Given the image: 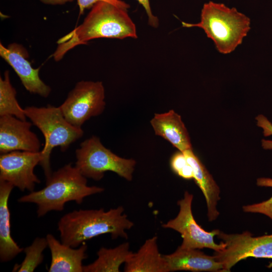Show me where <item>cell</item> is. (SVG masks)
Returning <instances> with one entry per match:
<instances>
[{"mask_svg":"<svg viewBox=\"0 0 272 272\" xmlns=\"http://www.w3.org/2000/svg\"><path fill=\"white\" fill-rule=\"evenodd\" d=\"M127 11L106 2L95 4L81 24L57 41L54 59L60 60L73 48L94 39L137 38L135 25Z\"/></svg>","mask_w":272,"mask_h":272,"instance_id":"obj_1","label":"cell"},{"mask_svg":"<svg viewBox=\"0 0 272 272\" xmlns=\"http://www.w3.org/2000/svg\"><path fill=\"white\" fill-rule=\"evenodd\" d=\"M122 206L111 209L74 210L63 216L57 224L61 242L76 248L97 236L109 234L112 239L128 238L126 232L133 226Z\"/></svg>","mask_w":272,"mask_h":272,"instance_id":"obj_2","label":"cell"},{"mask_svg":"<svg viewBox=\"0 0 272 272\" xmlns=\"http://www.w3.org/2000/svg\"><path fill=\"white\" fill-rule=\"evenodd\" d=\"M104 188L88 186L87 178L72 163L65 165L52 172L46 181V186L38 191H33L20 197L19 202L35 203L38 217L50 211H62L65 203L75 201L81 204L87 196L101 193Z\"/></svg>","mask_w":272,"mask_h":272,"instance_id":"obj_3","label":"cell"},{"mask_svg":"<svg viewBox=\"0 0 272 272\" xmlns=\"http://www.w3.org/2000/svg\"><path fill=\"white\" fill-rule=\"evenodd\" d=\"M182 25L183 27H197L203 29L222 54L233 51L250 29V19L245 15L235 8L212 1L203 5L198 23L182 22Z\"/></svg>","mask_w":272,"mask_h":272,"instance_id":"obj_4","label":"cell"},{"mask_svg":"<svg viewBox=\"0 0 272 272\" xmlns=\"http://www.w3.org/2000/svg\"><path fill=\"white\" fill-rule=\"evenodd\" d=\"M25 114L44 135L45 142L41 151L42 156L40 163L47 180L52 172L50 156L53 148L59 147L62 152L84 134L82 128L71 124L63 116L59 107L48 105L45 107L27 106Z\"/></svg>","mask_w":272,"mask_h":272,"instance_id":"obj_5","label":"cell"},{"mask_svg":"<svg viewBox=\"0 0 272 272\" xmlns=\"http://www.w3.org/2000/svg\"><path fill=\"white\" fill-rule=\"evenodd\" d=\"M75 155V166L86 178L99 181L106 171H112L127 181L132 179L135 160L115 154L104 147L97 136L82 142Z\"/></svg>","mask_w":272,"mask_h":272,"instance_id":"obj_6","label":"cell"},{"mask_svg":"<svg viewBox=\"0 0 272 272\" xmlns=\"http://www.w3.org/2000/svg\"><path fill=\"white\" fill-rule=\"evenodd\" d=\"M105 105L102 82L82 80L76 83L59 107L71 124L82 128L90 118L100 115Z\"/></svg>","mask_w":272,"mask_h":272,"instance_id":"obj_7","label":"cell"},{"mask_svg":"<svg viewBox=\"0 0 272 272\" xmlns=\"http://www.w3.org/2000/svg\"><path fill=\"white\" fill-rule=\"evenodd\" d=\"M225 247L215 251L214 257L223 266L224 272L230 271L237 262L249 257L270 258L272 256V234L253 237L247 231L241 234H226L220 231L217 235Z\"/></svg>","mask_w":272,"mask_h":272,"instance_id":"obj_8","label":"cell"},{"mask_svg":"<svg viewBox=\"0 0 272 272\" xmlns=\"http://www.w3.org/2000/svg\"><path fill=\"white\" fill-rule=\"evenodd\" d=\"M193 196L187 191L184 194L182 199L177 202L179 211L174 219L163 224L164 228L173 229L180 234L182 243V248L192 249L210 248L215 251L224 249V243H215L214 237L220 231L215 229L208 232L202 229L195 220L192 212L191 205Z\"/></svg>","mask_w":272,"mask_h":272,"instance_id":"obj_9","label":"cell"},{"mask_svg":"<svg viewBox=\"0 0 272 272\" xmlns=\"http://www.w3.org/2000/svg\"><path fill=\"white\" fill-rule=\"evenodd\" d=\"M42 158L41 151H16L0 156V180L12 184L24 191L34 190L40 180L34 173L35 166Z\"/></svg>","mask_w":272,"mask_h":272,"instance_id":"obj_10","label":"cell"},{"mask_svg":"<svg viewBox=\"0 0 272 272\" xmlns=\"http://www.w3.org/2000/svg\"><path fill=\"white\" fill-rule=\"evenodd\" d=\"M0 56L19 77L24 88L30 93L46 98L51 89L40 78V67L34 68L29 60V53L22 44L13 42L7 46L0 43Z\"/></svg>","mask_w":272,"mask_h":272,"instance_id":"obj_11","label":"cell"},{"mask_svg":"<svg viewBox=\"0 0 272 272\" xmlns=\"http://www.w3.org/2000/svg\"><path fill=\"white\" fill-rule=\"evenodd\" d=\"M32 124L13 115L0 116V153L40 151L41 143L31 130Z\"/></svg>","mask_w":272,"mask_h":272,"instance_id":"obj_12","label":"cell"},{"mask_svg":"<svg viewBox=\"0 0 272 272\" xmlns=\"http://www.w3.org/2000/svg\"><path fill=\"white\" fill-rule=\"evenodd\" d=\"M169 271L187 270L195 272H224L223 265L214 256L206 254L199 249L180 246L172 253L163 255Z\"/></svg>","mask_w":272,"mask_h":272,"instance_id":"obj_13","label":"cell"},{"mask_svg":"<svg viewBox=\"0 0 272 272\" xmlns=\"http://www.w3.org/2000/svg\"><path fill=\"white\" fill-rule=\"evenodd\" d=\"M46 238L51 258L49 272L83 271V261L87 257L85 243L75 249L60 242L51 234H48Z\"/></svg>","mask_w":272,"mask_h":272,"instance_id":"obj_14","label":"cell"},{"mask_svg":"<svg viewBox=\"0 0 272 272\" xmlns=\"http://www.w3.org/2000/svg\"><path fill=\"white\" fill-rule=\"evenodd\" d=\"M156 135L169 142L181 152L192 149L187 130L180 115L173 110L155 113L150 121Z\"/></svg>","mask_w":272,"mask_h":272,"instance_id":"obj_15","label":"cell"},{"mask_svg":"<svg viewBox=\"0 0 272 272\" xmlns=\"http://www.w3.org/2000/svg\"><path fill=\"white\" fill-rule=\"evenodd\" d=\"M182 152L192 168L193 179L196 184L204 195L208 208L209 221L212 222L220 214L217 209L218 202L220 199L219 187L192 149Z\"/></svg>","mask_w":272,"mask_h":272,"instance_id":"obj_16","label":"cell"},{"mask_svg":"<svg viewBox=\"0 0 272 272\" xmlns=\"http://www.w3.org/2000/svg\"><path fill=\"white\" fill-rule=\"evenodd\" d=\"M157 237L147 239L139 250L132 252L125 262V272H169L167 264L159 252Z\"/></svg>","mask_w":272,"mask_h":272,"instance_id":"obj_17","label":"cell"},{"mask_svg":"<svg viewBox=\"0 0 272 272\" xmlns=\"http://www.w3.org/2000/svg\"><path fill=\"white\" fill-rule=\"evenodd\" d=\"M14 187L10 183L0 180V260L2 262L11 261L24 250L12 238L11 233L8 200Z\"/></svg>","mask_w":272,"mask_h":272,"instance_id":"obj_18","label":"cell"},{"mask_svg":"<svg viewBox=\"0 0 272 272\" xmlns=\"http://www.w3.org/2000/svg\"><path fill=\"white\" fill-rule=\"evenodd\" d=\"M132 252L128 242L123 243L113 248L101 247L97 252V258L92 263L83 266V272H118Z\"/></svg>","mask_w":272,"mask_h":272,"instance_id":"obj_19","label":"cell"},{"mask_svg":"<svg viewBox=\"0 0 272 272\" xmlns=\"http://www.w3.org/2000/svg\"><path fill=\"white\" fill-rule=\"evenodd\" d=\"M16 94L11 82L10 72L6 70L4 77H0V116L10 115L26 120L25 110L19 104Z\"/></svg>","mask_w":272,"mask_h":272,"instance_id":"obj_20","label":"cell"},{"mask_svg":"<svg viewBox=\"0 0 272 272\" xmlns=\"http://www.w3.org/2000/svg\"><path fill=\"white\" fill-rule=\"evenodd\" d=\"M47 246L46 238H36L30 245L24 249L25 257L20 264L14 265L13 271H33L43 262V252Z\"/></svg>","mask_w":272,"mask_h":272,"instance_id":"obj_21","label":"cell"},{"mask_svg":"<svg viewBox=\"0 0 272 272\" xmlns=\"http://www.w3.org/2000/svg\"><path fill=\"white\" fill-rule=\"evenodd\" d=\"M256 184L259 186L272 188V179L264 177L259 178L257 179ZM242 208L245 212L261 214L272 220V196L265 201L253 205L244 206Z\"/></svg>","mask_w":272,"mask_h":272,"instance_id":"obj_22","label":"cell"},{"mask_svg":"<svg viewBox=\"0 0 272 272\" xmlns=\"http://www.w3.org/2000/svg\"><path fill=\"white\" fill-rule=\"evenodd\" d=\"M172 170L179 177L185 179L193 178V170L182 152L175 153L170 160Z\"/></svg>","mask_w":272,"mask_h":272,"instance_id":"obj_23","label":"cell"},{"mask_svg":"<svg viewBox=\"0 0 272 272\" xmlns=\"http://www.w3.org/2000/svg\"><path fill=\"white\" fill-rule=\"evenodd\" d=\"M79 9V15L84 13L86 9L91 8L95 4L99 2H106L113 4L122 9L128 10L130 5L121 0H76Z\"/></svg>","mask_w":272,"mask_h":272,"instance_id":"obj_24","label":"cell"},{"mask_svg":"<svg viewBox=\"0 0 272 272\" xmlns=\"http://www.w3.org/2000/svg\"><path fill=\"white\" fill-rule=\"evenodd\" d=\"M256 120L257 125L263 129L265 137L272 135V124L266 117L263 115H259L256 117ZM261 143L263 149H272V141L263 139Z\"/></svg>","mask_w":272,"mask_h":272,"instance_id":"obj_25","label":"cell"},{"mask_svg":"<svg viewBox=\"0 0 272 272\" xmlns=\"http://www.w3.org/2000/svg\"><path fill=\"white\" fill-rule=\"evenodd\" d=\"M144 8L148 16V24L152 27L157 28L159 26V19L154 15L150 7L149 0H137Z\"/></svg>","mask_w":272,"mask_h":272,"instance_id":"obj_26","label":"cell"},{"mask_svg":"<svg viewBox=\"0 0 272 272\" xmlns=\"http://www.w3.org/2000/svg\"><path fill=\"white\" fill-rule=\"evenodd\" d=\"M43 4L49 5H62L71 3L74 0H39Z\"/></svg>","mask_w":272,"mask_h":272,"instance_id":"obj_27","label":"cell"},{"mask_svg":"<svg viewBox=\"0 0 272 272\" xmlns=\"http://www.w3.org/2000/svg\"><path fill=\"white\" fill-rule=\"evenodd\" d=\"M270 259H272V256H271L270 257Z\"/></svg>","mask_w":272,"mask_h":272,"instance_id":"obj_28","label":"cell"}]
</instances>
